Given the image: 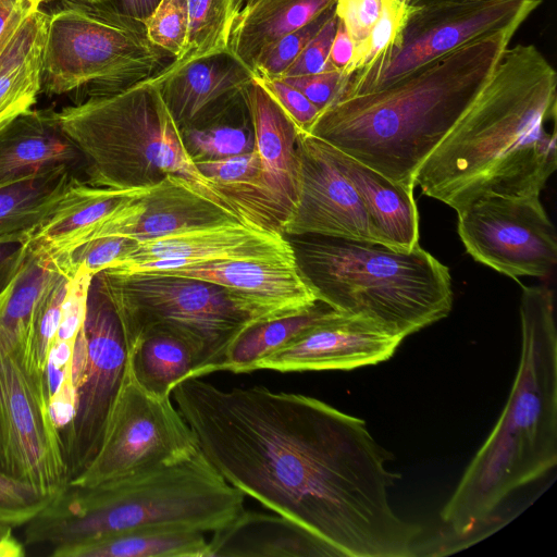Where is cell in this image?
Masks as SVG:
<instances>
[{
  "label": "cell",
  "instance_id": "27",
  "mask_svg": "<svg viewBox=\"0 0 557 557\" xmlns=\"http://www.w3.org/2000/svg\"><path fill=\"white\" fill-rule=\"evenodd\" d=\"M335 2L336 0H252L243 7L236 18L228 49L256 74L258 60L271 45L305 26Z\"/></svg>",
  "mask_w": 557,
  "mask_h": 557
},
{
  "label": "cell",
  "instance_id": "13",
  "mask_svg": "<svg viewBox=\"0 0 557 557\" xmlns=\"http://www.w3.org/2000/svg\"><path fill=\"white\" fill-rule=\"evenodd\" d=\"M457 214L459 237L475 261L516 280L546 277L556 265V232L540 194L486 196Z\"/></svg>",
  "mask_w": 557,
  "mask_h": 557
},
{
  "label": "cell",
  "instance_id": "12",
  "mask_svg": "<svg viewBox=\"0 0 557 557\" xmlns=\"http://www.w3.org/2000/svg\"><path fill=\"white\" fill-rule=\"evenodd\" d=\"M127 371V346L117 315L91 281L84 329L72 358L75 408L60 430L73 479L95 456Z\"/></svg>",
  "mask_w": 557,
  "mask_h": 557
},
{
  "label": "cell",
  "instance_id": "31",
  "mask_svg": "<svg viewBox=\"0 0 557 557\" xmlns=\"http://www.w3.org/2000/svg\"><path fill=\"white\" fill-rule=\"evenodd\" d=\"M195 368L189 346L181 338L163 333H150L127 350V369L148 393L170 397L176 384L187 379Z\"/></svg>",
  "mask_w": 557,
  "mask_h": 557
},
{
  "label": "cell",
  "instance_id": "41",
  "mask_svg": "<svg viewBox=\"0 0 557 557\" xmlns=\"http://www.w3.org/2000/svg\"><path fill=\"white\" fill-rule=\"evenodd\" d=\"M257 81L275 99L295 125L302 132L309 133L317 121L320 110L298 89L281 78L256 76Z\"/></svg>",
  "mask_w": 557,
  "mask_h": 557
},
{
  "label": "cell",
  "instance_id": "15",
  "mask_svg": "<svg viewBox=\"0 0 557 557\" xmlns=\"http://www.w3.org/2000/svg\"><path fill=\"white\" fill-rule=\"evenodd\" d=\"M297 202L282 225L287 236H324L386 246L351 182L326 143L307 132L297 136Z\"/></svg>",
  "mask_w": 557,
  "mask_h": 557
},
{
  "label": "cell",
  "instance_id": "19",
  "mask_svg": "<svg viewBox=\"0 0 557 557\" xmlns=\"http://www.w3.org/2000/svg\"><path fill=\"white\" fill-rule=\"evenodd\" d=\"M257 75L230 49L149 78L180 129L202 126L223 113Z\"/></svg>",
  "mask_w": 557,
  "mask_h": 557
},
{
  "label": "cell",
  "instance_id": "10",
  "mask_svg": "<svg viewBox=\"0 0 557 557\" xmlns=\"http://www.w3.org/2000/svg\"><path fill=\"white\" fill-rule=\"evenodd\" d=\"M0 471L52 497L71 480L32 329L0 326Z\"/></svg>",
  "mask_w": 557,
  "mask_h": 557
},
{
  "label": "cell",
  "instance_id": "14",
  "mask_svg": "<svg viewBox=\"0 0 557 557\" xmlns=\"http://www.w3.org/2000/svg\"><path fill=\"white\" fill-rule=\"evenodd\" d=\"M541 2L412 0L397 45L368 91L478 37L518 29Z\"/></svg>",
  "mask_w": 557,
  "mask_h": 557
},
{
  "label": "cell",
  "instance_id": "42",
  "mask_svg": "<svg viewBox=\"0 0 557 557\" xmlns=\"http://www.w3.org/2000/svg\"><path fill=\"white\" fill-rule=\"evenodd\" d=\"M383 0H336L335 14L350 36L355 50L368 39L380 18Z\"/></svg>",
  "mask_w": 557,
  "mask_h": 557
},
{
  "label": "cell",
  "instance_id": "20",
  "mask_svg": "<svg viewBox=\"0 0 557 557\" xmlns=\"http://www.w3.org/2000/svg\"><path fill=\"white\" fill-rule=\"evenodd\" d=\"M245 97L261 163L264 210L282 233V225L297 202L300 129L256 77L245 87Z\"/></svg>",
  "mask_w": 557,
  "mask_h": 557
},
{
  "label": "cell",
  "instance_id": "1",
  "mask_svg": "<svg viewBox=\"0 0 557 557\" xmlns=\"http://www.w3.org/2000/svg\"><path fill=\"white\" fill-rule=\"evenodd\" d=\"M199 448L234 487L304 527L333 557H412L422 528L388 491L393 454L367 423L311 396L222 389L188 377L172 389Z\"/></svg>",
  "mask_w": 557,
  "mask_h": 557
},
{
  "label": "cell",
  "instance_id": "35",
  "mask_svg": "<svg viewBox=\"0 0 557 557\" xmlns=\"http://www.w3.org/2000/svg\"><path fill=\"white\" fill-rule=\"evenodd\" d=\"M136 245V240L125 235H106L90 239L52 260L70 278L79 269L95 276L103 270L121 265Z\"/></svg>",
  "mask_w": 557,
  "mask_h": 557
},
{
  "label": "cell",
  "instance_id": "18",
  "mask_svg": "<svg viewBox=\"0 0 557 557\" xmlns=\"http://www.w3.org/2000/svg\"><path fill=\"white\" fill-rule=\"evenodd\" d=\"M157 272L225 287L243 300L256 323L305 312L320 301L297 260H215Z\"/></svg>",
  "mask_w": 557,
  "mask_h": 557
},
{
  "label": "cell",
  "instance_id": "25",
  "mask_svg": "<svg viewBox=\"0 0 557 557\" xmlns=\"http://www.w3.org/2000/svg\"><path fill=\"white\" fill-rule=\"evenodd\" d=\"M143 203L141 215L127 234L137 243L224 223L246 224L237 213L205 197L191 183L174 174L151 186Z\"/></svg>",
  "mask_w": 557,
  "mask_h": 557
},
{
  "label": "cell",
  "instance_id": "34",
  "mask_svg": "<svg viewBox=\"0 0 557 557\" xmlns=\"http://www.w3.org/2000/svg\"><path fill=\"white\" fill-rule=\"evenodd\" d=\"M188 34L183 53L165 69H175L193 60L228 49L240 0H187Z\"/></svg>",
  "mask_w": 557,
  "mask_h": 557
},
{
  "label": "cell",
  "instance_id": "2",
  "mask_svg": "<svg viewBox=\"0 0 557 557\" xmlns=\"http://www.w3.org/2000/svg\"><path fill=\"white\" fill-rule=\"evenodd\" d=\"M556 126L555 69L534 45L507 47L414 184L456 212L486 196L541 194L557 169Z\"/></svg>",
  "mask_w": 557,
  "mask_h": 557
},
{
  "label": "cell",
  "instance_id": "26",
  "mask_svg": "<svg viewBox=\"0 0 557 557\" xmlns=\"http://www.w3.org/2000/svg\"><path fill=\"white\" fill-rule=\"evenodd\" d=\"M326 147L339 170L359 193L386 246L400 251H409L418 246L419 213L413 189L393 183L329 143Z\"/></svg>",
  "mask_w": 557,
  "mask_h": 557
},
{
  "label": "cell",
  "instance_id": "21",
  "mask_svg": "<svg viewBox=\"0 0 557 557\" xmlns=\"http://www.w3.org/2000/svg\"><path fill=\"white\" fill-rule=\"evenodd\" d=\"M149 188L98 187L76 177L49 216L25 240L28 250L50 260L72 251L96 238L109 221Z\"/></svg>",
  "mask_w": 557,
  "mask_h": 557
},
{
  "label": "cell",
  "instance_id": "29",
  "mask_svg": "<svg viewBox=\"0 0 557 557\" xmlns=\"http://www.w3.org/2000/svg\"><path fill=\"white\" fill-rule=\"evenodd\" d=\"M51 555L54 557H209V545L202 532L149 528L53 548Z\"/></svg>",
  "mask_w": 557,
  "mask_h": 557
},
{
  "label": "cell",
  "instance_id": "33",
  "mask_svg": "<svg viewBox=\"0 0 557 557\" xmlns=\"http://www.w3.org/2000/svg\"><path fill=\"white\" fill-rule=\"evenodd\" d=\"M181 132L185 149L195 163L252 151L255 138L245 89L216 119Z\"/></svg>",
  "mask_w": 557,
  "mask_h": 557
},
{
  "label": "cell",
  "instance_id": "50",
  "mask_svg": "<svg viewBox=\"0 0 557 557\" xmlns=\"http://www.w3.org/2000/svg\"><path fill=\"white\" fill-rule=\"evenodd\" d=\"M12 532V528L5 524L0 523V540L4 537L7 534Z\"/></svg>",
  "mask_w": 557,
  "mask_h": 557
},
{
  "label": "cell",
  "instance_id": "5",
  "mask_svg": "<svg viewBox=\"0 0 557 557\" xmlns=\"http://www.w3.org/2000/svg\"><path fill=\"white\" fill-rule=\"evenodd\" d=\"M244 499L199 448L178 461L92 486L69 484L26 524L24 540L58 548L137 529L213 532L245 509Z\"/></svg>",
  "mask_w": 557,
  "mask_h": 557
},
{
  "label": "cell",
  "instance_id": "40",
  "mask_svg": "<svg viewBox=\"0 0 557 557\" xmlns=\"http://www.w3.org/2000/svg\"><path fill=\"white\" fill-rule=\"evenodd\" d=\"M92 275L83 269L70 278L66 295L62 305L61 321L54 339L75 343L84 326L89 288Z\"/></svg>",
  "mask_w": 557,
  "mask_h": 557
},
{
  "label": "cell",
  "instance_id": "43",
  "mask_svg": "<svg viewBox=\"0 0 557 557\" xmlns=\"http://www.w3.org/2000/svg\"><path fill=\"white\" fill-rule=\"evenodd\" d=\"M336 27L337 16L334 14L308 42L294 63L281 77H296L332 71L329 65V55Z\"/></svg>",
  "mask_w": 557,
  "mask_h": 557
},
{
  "label": "cell",
  "instance_id": "9",
  "mask_svg": "<svg viewBox=\"0 0 557 557\" xmlns=\"http://www.w3.org/2000/svg\"><path fill=\"white\" fill-rule=\"evenodd\" d=\"M168 59L150 42L145 22L108 4L63 0L49 14L40 92H117L158 75Z\"/></svg>",
  "mask_w": 557,
  "mask_h": 557
},
{
  "label": "cell",
  "instance_id": "54",
  "mask_svg": "<svg viewBox=\"0 0 557 557\" xmlns=\"http://www.w3.org/2000/svg\"><path fill=\"white\" fill-rule=\"evenodd\" d=\"M251 1H252V0H240V2H242V4H243V5H246V4L250 3Z\"/></svg>",
  "mask_w": 557,
  "mask_h": 557
},
{
  "label": "cell",
  "instance_id": "52",
  "mask_svg": "<svg viewBox=\"0 0 557 557\" xmlns=\"http://www.w3.org/2000/svg\"><path fill=\"white\" fill-rule=\"evenodd\" d=\"M29 1H30V2H33V3H35V4H37L38 7H40V5H41V3L47 2V1H50V0H29Z\"/></svg>",
  "mask_w": 557,
  "mask_h": 557
},
{
  "label": "cell",
  "instance_id": "49",
  "mask_svg": "<svg viewBox=\"0 0 557 557\" xmlns=\"http://www.w3.org/2000/svg\"><path fill=\"white\" fill-rule=\"evenodd\" d=\"M17 0L13 3H1L0 2V34L5 27L7 23L9 22L10 17L12 16L15 7H16Z\"/></svg>",
  "mask_w": 557,
  "mask_h": 557
},
{
  "label": "cell",
  "instance_id": "46",
  "mask_svg": "<svg viewBox=\"0 0 557 557\" xmlns=\"http://www.w3.org/2000/svg\"><path fill=\"white\" fill-rule=\"evenodd\" d=\"M354 53V42L343 24L337 20L336 33L329 55L330 67L342 74L351 63Z\"/></svg>",
  "mask_w": 557,
  "mask_h": 557
},
{
  "label": "cell",
  "instance_id": "22",
  "mask_svg": "<svg viewBox=\"0 0 557 557\" xmlns=\"http://www.w3.org/2000/svg\"><path fill=\"white\" fill-rule=\"evenodd\" d=\"M48 20L37 4L17 0L0 34V127L37 101Z\"/></svg>",
  "mask_w": 557,
  "mask_h": 557
},
{
  "label": "cell",
  "instance_id": "36",
  "mask_svg": "<svg viewBox=\"0 0 557 557\" xmlns=\"http://www.w3.org/2000/svg\"><path fill=\"white\" fill-rule=\"evenodd\" d=\"M188 23L187 0H161L145 21L150 42L170 54L173 60L184 51Z\"/></svg>",
  "mask_w": 557,
  "mask_h": 557
},
{
  "label": "cell",
  "instance_id": "53",
  "mask_svg": "<svg viewBox=\"0 0 557 557\" xmlns=\"http://www.w3.org/2000/svg\"><path fill=\"white\" fill-rule=\"evenodd\" d=\"M16 0H0L1 3H13Z\"/></svg>",
  "mask_w": 557,
  "mask_h": 557
},
{
  "label": "cell",
  "instance_id": "39",
  "mask_svg": "<svg viewBox=\"0 0 557 557\" xmlns=\"http://www.w3.org/2000/svg\"><path fill=\"white\" fill-rule=\"evenodd\" d=\"M52 498L0 471V523L12 529L26 525Z\"/></svg>",
  "mask_w": 557,
  "mask_h": 557
},
{
  "label": "cell",
  "instance_id": "4",
  "mask_svg": "<svg viewBox=\"0 0 557 557\" xmlns=\"http://www.w3.org/2000/svg\"><path fill=\"white\" fill-rule=\"evenodd\" d=\"M554 295L523 286L521 352L508 400L498 421L441 511L454 536L487 524L513 492L557 463V329Z\"/></svg>",
  "mask_w": 557,
  "mask_h": 557
},
{
  "label": "cell",
  "instance_id": "38",
  "mask_svg": "<svg viewBox=\"0 0 557 557\" xmlns=\"http://www.w3.org/2000/svg\"><path fill=\"white\" fill-rule=\"evenodd\" d=\"M69 282L70 277L59 271L46 288L35 310L32 324L33 343L39 362L46 369L49 350L59 330Z\"/></svg>",
  "mask_w": 557,
  "mask_h": 557
},
{
  "label": "cell",
  "instance_id": "11",
  "mask_svg": "<svg viewBox=\"0 0 557 557\" xmlns=\"http://www.w3.org/2000/svg\"><path fill=\"white\" fill-rule=\"evenodd\" d=\"M198 450L195 433L170 397L148 393L127 369L95 456L69 484L92 486Z\"/></svg>",
  "mask_w": 557,
  "mask_h": 557
},
{
  "label": "cell",
  "instance_id": "7",
  "mask_svg": "<svg viewBox=\"0 0 557 557\" xmlns=\"http://www.w3.org/2000/svg\"><path fill=\"white\" fill-rule=\"evenodd\" d=\"M55 116L83 154L89 185L141 189L174 174L242 218L189 157L180 127L149 78L117 92L87 97L55 111Z\"/></svg>",
  "mask_w": 557,
  "mask_h": 557
},
{
  "label": "cell",
  "instance_id": "32",
  "mask_svg": "<svg viewBox=\"0 0 557 557\" xmlns=\"http://www.w3.org/2000/svg\"><path fill=\"white\" fill-rule=\"evenodd\" d=\"M411 1L383 0L380 18L342 73L344 86L337 98L366 92L371 88L397 45Z\"/></svg>",
  "mask_w": 557,
  "mask_h": 557
},
{
  "label": "cell",
  "instance_id": "23",
  "mask_svg": "<svg viewBox=\"0 0 557 557\" xmlns=\"http://www.w3.org/2000/svg\"><path fill=\"white\" fill-rule=\"evenodd\" d=\"M84 161L55 111L29 110L0 127V186L58 165Z\"/></svg>",
  "mask_w": 557,
  "mask_h": 557
},
{
  "label": "cell",
  "instance_id": "8",
  "mask_svg": "<svg viewBox=\"0 0 557 557\" xmlns=\"http://www.w3.org/2000/svg\"><path fill=\"white\" fill-rule=\"evenodd\" d=\"M94 281L117 315L127 350L150 333L174 335L194 354L188 377L215 372L228 345L255 323L242 299L208 281L115 268L99 272Z\"/></svg>",
  "mask_w": 557,
  "mask_h": 557
},
{
  "label": "cell",
  "instance_id": "44",
  "mask_svg": "<svg viewBox=\"0 0 557 557\" xmlns=\"http://www.w3.org/2000/svg\"><path fill=\"white\" fill-rule=\"evenodd\" d=\"M280 78L298 89L320 111L324 110L337 98L344 86L342 74L334 70L311 75Z\"/></svg>",
  "mask_w": 557,
  "mask_h": 557
},
{
  "label": "cell",
  "instance_id": "30",
  "mask_svg": "<svg viewBox=\"0 0 557 557\" xmlns=\"http://www.w3.org/2000/svg\"><path fill=\"white\" fill-rule=\"evenodd\" d=\"M338 312L319 301L311 309L298 314L252 323L228 345L216 371L249 373L262 358Z\"/></svg>",
  "mask_w": 557,
  "mask_h": 557
},
{
  "label": "cell",
  "instance_id": "24",
  "mask_svg": "<svg viewBox=\"0 0 557 557\" xmlns=\"http://www.w3.org/2000/svg\"><path fill=\"white\" fill-rule=\"evenodd\" d=\"M209 557H333L331 550L295 521L278 513L243 510L213 531Z\"/></svg>",
  "mask_w": 557,
  "mask_h": 557
},
{
  "label": "cell",
  "instance_id": "45",
  "mask_svg": "<svg viewBox=\"0 0 557 557\" xmlns=\"http://www.w3.org/2000/svg\"><path fill=\"white\" fill-rule=\"evenodd\" d=\"M28 253L25 240L0 242V298L9 290L20 274Z\"/></svg>",
  "mask_w": 557,
  "mask_h": 557
},
{
  "label": "cell",
  "instance_id": "6",
  "mask_svg": "<svg viewBox=\"0 0 557 557\" xmlns=\"http://www.w3.org/2000/svg\"><path fill=\"white\" fill-rule=\"evenodd\" d=\"M305 237L297 262L319 300L368 319L405 338L444 318L453 308L449 269L416 246L409 251L345 238Z\"/></svg>",
  "mask_w": 557,
  "mask_h": 557
},
{
  "label": "cell",
  "instance_id": "17",
  "mask_svg": "<svg viewBox=\"0 0 557 557\" xmlns=\"http://www.w3.org/2000/svg\"><path fill=\"white\" fill-rule=\"evenodd\" d=\"M401 342L368 319L338 312L262 358L253 371L351 370L389 359Z\"/></svg>",
  "mask_w": 557,
  "mask_h": 557
},
{
  "label": "cell",
  "instance_id": "3",
  "mask_svg": "<svg viewBox=\"0 0 557 557\" xmlns=\"http://www.w3.org/2000/svg\"><path fill=\"white\" fill-rule=\"evenodd\" d=\"M516 32L478 37L384 86L338 97L309 133L413 189L419 168L482 89Z\"/></svg>",
  "mask_w": 557,
  "mask_h": 557
},
{
  "label": "cell",
  "instance_id": "37",
  "mask_svg": "<svg viewBox=\"0 0 557 557\" xmlns=\"http://www.w3.org/2000/svg\"><path fill=\"white\" fill-rule=\"evenodd\" d=\"M334 14L335 4L323 11L305 26L286 34L271 45L258 60L256 65L257 76L265 78L281 77L308 42Z\"/></svg>",
  "mask_w": 557,
  "mask_h": 557
},
{
  "label": "cell",
  "instance_id": "28",
  "mask_svg": "<svg viewBox=\"0 0 557 557\" xmlns=\"http://www.w3.org/2000/svg\"><path fill=\"white\" fill-rule=\"evenodd\" d=\"M75 178L70 166L58 165L0 186V242L26 240Z\"/></svg>",
  "mask_w": 557,
  "mask_h": 557
},
{
  "label": "cell",
  "instance_id": "48",
  "mask_svg": "<svg viewBox=\"0 0 557 557\" xmlns=\"http://www.w3.org/2000/svg\"><path fill=\"white\" fill-rule=\"evenodd\" d=\"M24 555V545L12 535V532L0 540V557H23Z\"/></svg>",
  "mask_w": 557,
  "mask_h": 557
},
{
  "label": "cell",
  "instance_id": "47",
  "mask_svg": "<svg viewBox=\"0 0 557 557\" xmlns=\"http://www.w3.org/2000/svg\"><path fill=\"white\" fill-rule=\"evenodd\" d=\"M161 0H113L108 5L133 18L145 22Z\"/></svg>",
  "mask_w": 557,
  "mask_h": 557
},
{
  "label": "cell",
  "instance_id": "16",
  "mask_svg": "<svg viewBox=\"0 0 557 557\" xmlns=\"http://www.w3.org/2000/svg\"><path fill=\"white\" fill-rule=\"evenodd\" d=\"M215 260L277 262L297 258L283 233L231 222L139 242L115 269L157 272Z\"/></svg>",
  "mask_w": 557,
  "mask_h": 557
},
{
  "label": "cell",
  "instance_id": "51",
  "mask_svg": "<svg viewBox=\"0 0 557 557\" xmlns=\"http://www.w3.org/2000/svg\"><path fill=\"white\" fill-rule=\"evenodd\" d=\"M87 1H90V2H94V3H103V4H109V3H111L113 0H87Z\"/></svg>",
  "mask_w": 557,
  "mask_h": 557
}]
</instances>
